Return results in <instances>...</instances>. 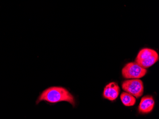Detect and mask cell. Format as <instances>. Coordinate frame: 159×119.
I'll use <instances>...</instances> for the list:
<instances>
[{
	"label": "cell",
	"instance_id": "cell-7",
	"mask_svg": "<svg viewBox=\"0 0 159 119\" xmlns=\"http://www.w3.org/2000/svg\"><path fill=\"white\" fill-rule=\"evenodd\" d=\"M120 98L122 104L127 107L134 106L136 102V99L134 96L126 92L121 93Z\"/></svg>",
	"mask_w": 159,
	"mask_h": 119
},
{
	"label": "cell",
	"instance_id": "cell-6",
	"mask_svg": "<svg viewBox=\"0 0 159 119\" xmlns=\"http://www.w3.org/2000/svg\"><path fill=\"white\" fill-rule=\"evenodd\" d=\"M154 105L155 102L152 96L147 95L143 97L138 107L139 113L143 114L150 113L153 110Z\"/></svg>",
	"mask_w": 159,
	"mask_h": 119
},
{
	"label": "cell",
	"instance_id": "cell-2",
	"mask_svg": "<svg viewBox=\"0 0 159 119\" xmlns=\"http://www.w3.org/2000/svg\"><path fill=\"white\" fill-rule=\"evenodd\" d=\"M159 59V55L156 51L152 49L145 48L139 51L135 62L143 68L147 69L156 63Z\"/></svg>",
	"mask_w": 159,
	"mask_h": 119
},
{
	"label": "cell",
	"instance_id": "cell-3",
	"mask_svg": "<svg viewBox=\"0 0 159 119\" xmlns=\"http://www.w3.org/2000/svg\"><path fill=\"white\" fill-rule=\"evenodd\" d=\"M147 69L136 62H130L125 65L121 70L123 78L125 79H140L146 75Z\"/></svg>",
	"mask_w": 159,
	"mask_h": 119
},
{
	"label": "cell",
	"instance_id": "cell-4",
	"mask_svg": "<svg viewBox=\"0 0 159 119\" xmlns=\"http://www.w3.org/2000/svg\"><path fill=\"white\" fill-rule=\"evenodd\" d=\"M122 89L125 92L129 93L133 96L139 98L143 94V83L139 79H129L122 82Z\"/></svg>",
	"mask_w": 159,
	"mask_h": 119
},
{
	"label": "cell",
	"instance_id": "cell-5",
	"mask_svg": "<svg viewBox=\"0 0 159 119\" xmlns=\"http://www.w3.org/2000/svg\"><path fill=\"white\" fill-rule=\"evenodd\" d=\"M120 93V88L117 83L111 82L104 87L103 97L111 101H113L117 98Z\"/></svg>",
	"mask_w": 159,
	"mask_h": 119
},
{
	"label": "cell",
	"instance_id": "cell-1",
	"mask_svg": "<svg viewBox=\"0 0 159 119\" xmlns=\"http://www.w3.org/2000/svg\"><path fill=\"white\" fill-rule=\"evenodd\" d=\"M43 101L48 104L66 102L73 107L76 106L75 99L74 96L67 89L61 87H49L43 91L36 101V104H39Z\"/></svg>",
	"mask_w": 159,
	"mask_h": 119
}]
</instances>
